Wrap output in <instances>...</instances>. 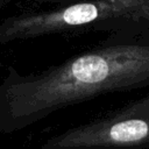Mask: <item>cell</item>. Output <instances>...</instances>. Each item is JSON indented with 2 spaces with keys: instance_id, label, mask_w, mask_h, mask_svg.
<instances>
[{
  "instance_id": "1",
  "label": "cell",
  "mask_w": 149,
  "mask_h": 149,
  "mask_svg": "<svg viewBox=\"0 0 149 149\" xmlns=\"http://www.w3.org/2000/svg\"><path fill=\"white\" fill-rule=\"evenodd\" d=\"M149 86V31H119L112 40L41 72L9 69L0 84V133L114 92Z\"/></svg>"
},
{
  "instance_id": "2",
  "label": "cell",
  "mask_w": 149,
  "mask_h": 149,
  "mask_svg": "<svg viewBox=\"0 0 149 149\" xmlns=\"http://www.w3.org/2000/svg\"><path fill=\"white\" fill-rule=\"evenodd\" d=\"M98 30L149 31V22L120 5L105 0H79L5 19L0 23V43Z\"/></svg>"
},
{
  "instance_id": "3",
  "label": "cell",
  "mask_w": 149,
  "mask_h": 149,
  "mask_svg": "<svg viewBox=\"0 0 149 149\" xmlns=\"http://www.w3.org/2000/svg\"><path fill=\"white\" fill-rule=\"evenodd\" d=\"M41 149H149V93L49 137Z\"/></svg>"
},
{
  "instance_id": "4",
  "label": "cell",
  "mask_w": 149,
  "mask_h": 149,
  "mask_svg": "<svg viewBox=\"0 0 149 149\" xmlns=\"http://www.w3.org/2000/svg\"><path fill=\"white\" fill-rule=\"evenodd\" d=\"M115 5H120L132 10L140 17L149 22V0H105Z\"/></svg>"
},
{
  "instance_id": "5",
  "label": "cell",
  "mask_w": 149,
  "mask_h": 149,
  "mask_svg": "<svg viewBox=\"0 0 149 149\" xmlns=\"http://www.w3.org/2000/svg\"><path fill=\"white\" fill-rule=\"evenodd\" d=\"M12 0H0V8L1 7H3V6H6L8 2H10Z\"/></svg>"
}]
</instances>
